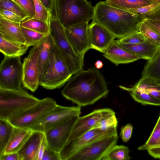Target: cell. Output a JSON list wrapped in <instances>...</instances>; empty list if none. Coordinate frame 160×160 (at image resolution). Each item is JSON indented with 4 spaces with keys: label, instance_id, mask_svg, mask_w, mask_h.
Masks as SVG:
<instances>
[{
    "label": "cell",
    "instance_id": "ffe728a7",
    "mask_svg": "<svg viewBox=\"0 0 160 160\" xmlns=\"http://www.w3.org/2000/svg\"><path fill=\"white\" fill-rule=\"evenodd\" d=\"M32 132L33 131L29 128L15 127L3 154L18 152L22 147Z\"/></svg>",
    "mask_w": 160,
    "mask_h": 160
},
{
    "label": "cell",
    "instance_id": "603a6c76",
    "mask_svg": "<svg viewBox=\"0 0 160 160\" xmlns=\"http://www.w3.org/2000/svg\"><path fill=\"white\" fill-rule=\"evenodd\" d=\"M119 88L129 92L131 96L135 101L142 104L160 106V101L152 96L142 89L135 85L130 88L119 86Z\"/></svg>",
    "mask_w": 160,
    "mask_h": 160
},
{
    "label": "cell",
    "instance_id": "1f68e13d",
    "mask_svg": "<svg viewBox=\"0 0 160 160\" xmlns=\"http://www.w3.org/2000/svg\"><path fill=\"white\" fill-rule=\"evenodd\" d=\"M160 144V114L156 123L146 143L138 149L140 150H148Z\"/></svg>",
    "mask_w": 160,
    "mask_h": 160
},
{
    "label": "cell",
    "instance_id": "7bdbcfd3",
    "mask_svg": "<svg viewBox=\"0 0 160 160\" xmlns=\"http://www.w3.org/2000/svg\"><path fill=\"white\" fill-rule=\"evenodd\" d=\"M143 20L160 36V21L145 18Z\"/></svg>",
    "mask_w": 160,
    "mask_h": 160
},
{
    "label": "cell",
    "instance_id": "277c9868",
    "mask_svg": "<svg viewBox=\"0 0 160 160\" xmlns=\"http://www.w3.org/2000/svg\"><path fill=\"white\" fill-rule=\"evenodd\" d=\"M55 5L61 24L67 28L92 19L94 7L87 0H56Z\"/></svg>",
    "mask_w": 160,
    "mask_h": 160
},
{
    "label": "cell",
    "instance_id": "484cf974",
    "mask_svg": "<svg viewBox=\"0 0 160 160\" xmlns=\"http://www.w3.org/2000/svg\"><path fill=\"white\" fill-rule=\"evenodd\" d=\"M105 1L111 6L128 12L131 9L149 5L154 1L150 0H106Z\"/></svg>",
    "mask_w": 160,
    "mask_h": 160
},
{
    "label": "cell",
    "instance_id": "f546056e",
    "mask_svg": "<svg viewBox=\"0 0 160 160\" xmlns=\"http://www.w3.org/2000/svg\"><path fill=\"white\" fill-rule=\"evenodd\" d=\"M129 150L125 146L116 145L108 152L103 160H128L131 158Z\"/></svg>",
    "mask_w": 160,
    "mask_h": 160
},
{
    "label": "cell",
    "instance_id": "8fae6325",
    "mask_svg": "<svg viewBox=\"0 0 160 160\" xmlns=\"http://www.w3.org/2000/svg\"><path fill=\"white\" fill-rule=\"evenodd\" d=\"M81 113V107H65L58 105L30 128L44 132L65 120Z\"/></svg>",
    "mask_w": 160,
    "mask_h": 160
},
{
    "label": "cell",
    "instance_id": "4fadbf2b",
    "mask_svg": "<svg viewBox=\"0 0 160 160\" xmlns=\"http://www.w3.org/2000/svg\"><path fill=\"white\" fill-rule=\"evenodd\" d=\"M79 116L76 115L68 118L44 132L48 145L50 148L59 152L68 140Z\"/></svg>",
    "mask_w": 160,
    "mask_h": 160
},
{
    "label": "cell",
    "instance_id": "6da1fadb",
    "mask_svg": "<svg viewBox=\"0 0 160 160\" xmlns=\"http://www.w3.org/2000/svg\"><path fill=\"white\" fill-rule=\"evenodd\" d=\"M101 72L95 67L82 70L71 77L61 91L67 99L80 106L93 104L109 93Z\"/></svg>",
    "mask_w": 160,
    "mask_h": 160
},
{
    "label": "cell",
    "instance_id": "9c48e42d",
    "mask_svg": "<svg viewBox=\"0 0 160 160\" xmlns=\"http://www.w3.org/2000/svg\"><path fill=\"white\" fill-rule=\"evenodd\" d=\"M118 138V134L97 139L84 146L68 160H102L108 152L117 144Z\"/></svg>",
    "mask_w": 160,
    "mask_h": 160
},
{
    "label": "cell",
    "instance_id": "9a60e30c",
    "mask_svg": "<svg viewBox=\"0 0 160 160\" xmlns=\"http://www.w3.org/2000/svg\"><path fill=\"white\" fill-rule=\"evenodd\" d=\"M88 22L82 23L65 28L66 36L76 53L84 56L90 49L88 32Z\"/></svg>",
    "mask_w": 160,
    "mask_h": 160
},
{
    "label": "cell",
    "instance_id": "5b68a950",
    "mask_svg": "<svg viewBox=\"0 0 160 160\" xmlns=\"http://www.w3.org/2000/svg\"><path fill=\"white\" fill-rule=\"evenodd\" d=\"M50 33L73 75L83 69L84 56L77 54L69 42L65 28L58 19L55 5L51 12Z\"/></svg>",
    "mask_w": 160,
    "mask_h": 160
},
{
    "label": "cell",
    "instance_id": "7c38bea8",
    "mask_svg": "<svg viewBox=\"0 0 160 160\" xmlns=\"http://www.w3.org/2000/svg\"><path fill=\"white\" fill-rule=\"evenodd\" d=\"M39 43L33 46L23 63V85L24 87L33 92L39 85Z\"/></svg>",
    "mask_w": 160,
    "mask_h": 160
},
{
    "label": "cell",
    "instance_id": "83f0119b",
    "mask_svg": "<svg viewBox=\"0 0 160 160\" xmlns=\"http://www.w3.org/2000/svg\"><path fill=\"white\" fill-rule=\"evenodd\" d=\"M14 127L8 120L0 119V156L3 154Z\"/></svg>",
    "mask_w": 160,
    "mask_h": 160
},
{
    "label": "cell",
    "instance_id": "ac0fdd59",
    "mask_svg": "<svg viewBox=\"0 0 160 160\" xmlns=\"http://www.w3.org/2000/svg\"><path fill=\"white\" fill-rule=\"evenodd\" d=\"M44 132L34 131L18 153L19 160H37L40 145Z\"/></svg>",
    "mask_w": 160,
    "mask_h": 160
},
{
    "label": "cell",
    "instance_id": "cb8c5ba5",
    "mask_svg": "<svg viewBox=\"0 0 160 160\" xmlns=\"http://www.w3.org/2000/svg\"><path fill=\"white\" fill-rule=\"evenodd\" d=\"M142 78L160 82V49L146 63L142 72Z\"/></svg>",
    "mask_w": 160,
    "mask_h": 160
},
{
    "label": "cell",
    "instance_id": "ee69618b",
    "mask_svg": "<svg viewBox=\"0 0 160 160\" xmlns=\"http://www.w3.org/2000/svg\"><path fill=\"white\" fill-rule=\"evenodd\" d=\"M48 144L44 134L39 147L37 160H42L44 152Z\"/></svg>",
    "mask_w": 160,
    "mask_h": 160
},
{
    "label": "cell",
    "instance_id": "52a82bcc",
    "mask_svg": "<svg viewBox=\"0 0 160 160\" xmlns=\"http://www.w3.org/2000/svg\"><path fill=\"white\" fill-rule=\"evenodd\" d=\"M57 105L54 99L46 98L8 120L15 127L30 128Z\"/></svg>",
    "mask_w": 160,
    "mask_h": 160
},
{
    "label": "cell",
    "instance_id": "74e56055",
    "mask_svg": "<svg viewBox=\"0 0 160 160\" xmlns=\"http://www.w3.org/2000/svg\"><path fill=\"white\" fill-rule=\"evenodd\" d=\"M33 1L36 13L33 18L49 22L51 12L44 7L40 0H33Z\"/></svg>",
    "mask_w": 160,
    "mask_h": 160
},
{
    "label": "cell",
    "instance_id": "2e32d148",
    "mask_svg": "<svg viewBox=\"0 0 160 160\" xmlns=\"http://www.w3.org/2000/svg\"><path fill=\"white\" fill-rule=\"evenodd\" d=\"M90 49L104 53L116 37L101 24L94 22L88 25Z\"/></svg>",
    "mask_w": 160,
    "mask_h": 160
},
{
    "label": "cell",
    "instance_id": "d590c367",
    "mask_svg": "<svg viewBox=\"0 0 160 160\" xmlns=\"http://www.w3.org/2000/svg\"><path fill=\"white\" fill-rule=\"evenodd\" d=\"M147 40L144 36L139 31L118 38L116 41L125 44H138L143 42Z\"/></svg>",
    "mask_w": 160,
    "mask_h": 160
},
{
    "label": "cell",
    "instance_id": "4dcf8cb0",
    "mask_svg": "<svg viewBox=\"0 0 160 160\" xmlns=\"http://www.w3.org/2000/svg\"><path fill=\"white\" fill-rule=\"evenodd\" d=\"M21 29L25 39V44L28 47L37 45L48 35L21 27Z\"/></svg>",
    "mask_w": 160,
    "mask_h": 160
},
{
    "label": "cell",
    "instance_id": "44dd1931",
    "mask_svg": "<svg viewBox=\"0 0 160 160\" xmlns=\"http://www.w3.org/2000/svg\"><path fill=\"white\" fill-rule=\"evenodd\" d=\"M0 35L11 41L25 44L20 23L0 18Z\"/></svg>",
    "mask_w": 160,
    "mask_h": 160
},
{
    "label": "cell",
    "instance_id": "e575fe53",
    "mask_svg": "<svg viewBox=\"0 0 160 160\" xmlns=\"http://www.w3.org/2000/svg\"><path fill=\"white\" fill-rule=\"evenodd\" d=\"M0 9L10 11L24 20L30 18L22 8L12 0H0Z\"/></svg>",
    "mask_w": 160,
    "mask_h": 160
},
{
    "label": "cell",
    "instance_id": "836d02e7",
    "mask_svg": "<svg viewBox=\"0 0 160 160\" xmlns=\"http://www.w3.org/2000/svg\"><path fill=\"white\" fill-rule=\"evenodd\" d=\"M139 31L148 40L160 47V36L143 20L139 26Z\"/></svg>",
    "mask_w": 160,
    "mask_h": 160
},
{
    "label": "cell",
    "instance_id": "5bb4252c",
    "mask_svg": "<svg viewBox=\"0 0 160 160\" xmlns=\"http://www.w3.org/2000/svg\"><path fill=\"white\" fill-rule=\"evenodd\" d=\"M114 114V112L111 109L104 108L94 110L88 114L79 117L72 128L68 141L79 137L93 128L102 119Z\"/></svg>",
    "mask_w": 160,
    "mask_h": 160
},
{
    "label": "cell",
    "instance_id": "4316f807",
    "mask_svg": "<svg viewBox=\"0 0 160 160\" xmlns=\"http://www.w3.org/2000/svg\"><path fill=\"white\" fill-rule=\"evenodd\" d=\"M135 85L142 89L152 96L160 101V82L141 78Z\"/></svg>",
    "mask_w": 160,
    "mask_h": 160
},
{
    "label": "cell",
    "instance_id": "e0dca14e",
    "mask_svg": "<svg viewBox=\"0 0 160 160\" xmlns=\"http://www.w3.org/2000/svg\"><path fill=\"white\" fill-rule=\"evenodd\" d=\"M103 56L117 66L135 61L140 58L120 47L115 40L103 53Z\"/></svg>",
    "mask_w": 160,
    "mask_h": 160
},
{
    "label": "cell",
    "instance_id": "d4e9b609",
    "mask_svg": "<svg viewBox=\"0 0 160 160\" xmlns=\"http://www.w3.org/2000/svg\"><path fill=\"white\" fill-rule=\"evenodd\" d=\"M54 44L53 39L50 33L47 35L44 39L39 43L40 49L39 56L40 78Z\"/></svg>",
    "mask_w": 160,
    "mask_h": 160
},
{
    "label": "cell",
    "instance_id": "7402d4cb",
    "mask_svg": "<svg viewBox=\"0 0 160 160\" xmlns=\"http://www.w3.org/2000/svg\"><path fill=\"white\" fill-rule=\"evenodd\" d=\"M28 48L24 44L11 41L0 35V51L4 56L21 57L26 52Z\"/></svg>",
    "mask_w": 160,
    "mask_h": 160
},
{
    "label": "cell",
    "instance_id": "f35d334b",
    "mask_svg": "<svg viewBox=\"0 0 160 160\" xmlns=\"http://www.w3.org/2000/svg\"><path fill=\"white\" fill-rule=\"evenodd\" d=\"M27 13L30 18H33L36 12L33 0H12Z\"/></svg>",
    "mask_w": 160,
    "mask_h": 160
},
{
    "label": "cell",
    "instance_id": "bcb514c9",
    "mask_svg": "<svg viewBox=\"0 0 160 160\" xmlns=\"http://www.w3.org/2000/svg\"><path fill=\"white\" fill-rule=\"evenodd\" d=\"M0 160H19L18 152L3 154L0 156Z\"/></svg>",
    "mask_w": 160,
    "mask_h": 160
},
{
    "label": "cell",
    "instance_id": "b9f144b4",
    "mask_svg": "<svg viewBox=\"0 0 160 160\" xmlns=\"http://www.w3.org/2000/svg\"><path fill=\"white\" fill-rule=\"evenodd\" d=\"M42 160H60L59 153L48 145L44 152Z\"/></svg>",
    "mask_w": 160,
    "mask_h": 160
},
{
    "label": "cell",
    "instance_id": "f907efd6",
    "mask_svg": "<svg viewBox=\"0 0 160 160\" xmlns=\"http://www.w3.org/2000/svg\"><path fill=\"white\" fill-rule=\"evenodd\" d=\"M151 0L152 1H155L156 0Z\"/></svg>",
    "mask_w": 160,
    "mask_h": 160
},
{
    "label": "cell",
    "instance_id": "30bf717a",
    "mask_svg": "<svg viewBox=\"0 0 160 160\" xmlns=\"http://www.w3.org/2000/svg\"><path fill=\"white\" fill-rule=\"evenodd\" d=\"M117 128H111L106 130L92 128L77 138L68 141L59 152L60 160H68L76 152L94 140L118 134Z\"/></svg>",
    "mask_w": 160,
    "mask_h": 160
},
{
    "label": "cell",
    "instance_id": "d6986e66",
    "mask_svg": "<svg viewBox=\"0 0 160 160\" xmlns=\"http://www.w3.org/2000/svg\"><path fill=\"white\" fill-rule=\"evenodd\" d=\"M117 42L120 47L138 57L140 59L148 60L152 59L160 49V47L147 40L143 42L138 44H125Z\"/></svg>",
    "mask_w": 160,
    "mask_h": 160
},
{
    "label": "cell",
    "instance_id": "7dc6e473",
    "mask_svg": "<svg viewBox=\"0 0 160 160\" xmlns=\"http://www.w3.org/2000/svg\"><path fill=\"white\" fill-rule=\"evenodd\" d=\"M44 7L51 12L54 6L56 0H40Z\"/></svg>",
    "mask_w": 160,
    "mask_h": 160
},
{
    "label": "cell",
    "instance_id": "ba28073f",
    "mask_svg": "<svg viewBox=\"0 0 160 160\" xmlns=\"http://www.w3.org/2000/svg\"><path fill=\"white\" fill-rule=\"evenodd\" d=\"M22 79L23 63L20 57L4 56L0 66V88L22 89Z\"/></svg>",
    "mask_w": 160,
    "mask_h": 160
},
{
    "label": "cell",
    "instance_id": "681fc988",
    "mask_svg": "<svg viewBox=\"0 0 160 160\" xmlns=\"http://www.w3.org/2000/svg\"><path fill=\"white\" fill-rule=\"evenodd\" d=\"M95 68L98 69L101 68L103 66V63L100 60L97 61L95 63Z\"/></svg>",
    "mask_w": 160,
    "mask_h": 160
},
{
    "label": "cell",
    "instance_id": "f1b7e54d",
    "mask_svg": "<svg viewBox=\"0 0 160 160\" xmlns=\"http://www.w3.org/2000/svg\"><path fill=\"white\" fill-rule=\"evenodd\" d=\"M21 27L31 29L45 34L50 33L49 22L39 19L31 18L20 23Z\"/></svg>",
    "mask_w": 160,
    "mask_h": 160
},
{
    "label": "cell",
    "instance_id": "7a4b0ae2",
    "mask_svg": "<svg viewBox=\"0 0 160 160\" xmlns=\"http://www.w3.org/2000/svg\"><path fill=\"white\" fill-rule=\"evenodd\" d=\"M94 7L92 22L101 24L116 38L139 32L143 20L140 15L111 6L106 1L99 2Z\"/></svg>",
    "mask_w": 160,
    "mask_h": 160
},
{
    "label": "cell",
    "instance_id": "ab89813d",
    "mask_svg": "<svg viewBox=\"0 0 160 160\" xmlns=\"http://www.w3.org/2000/svg\"><path fill=\"white\" fill-rule=\"evenodd\" d=\"M0 18L20 23L24 20L21 17L10 11L1 9Z\"/></svg>",
    "mask_w": 160,
    "mask_h": 160
},
{
    "label": "cell",
    "instance_id": "3957f363",
    "mask_svg": "<svg viewBox=\"0 0 160 160\" xmlns=\"http://www.w3.org/2000/svg\"><path fill=\"white\" fill-rule=\"evenodd\" d=\"M72 75L54 43L40 77L39 85L49 90L59 88L64 86Z\"/></svg>",
    "mask_w": 160,
    "mask_h": 160
},
{
    "label": "cell",
    "instance_id": "c3c4849f",
    "mask_svg": "<svg viewBox=\"0 0 160 160\" xmlns=\"http://www.w3.org/2000/svg\"><path fill=\"white\" fill-rule=\"evenodd\" d=\"M144 18L160 21V12L146 17Z\"/></svg>",
    "mask_w": 160,
    "mask_h": 160
},
{
    "label": "cell",
    "instance_id": "d6a6232c",
    "mask_svg": "<svg viewBox=\"0 0 160 160\" xmlns=\"http://www.w3.org/2000/svg\"><path fill=\"white\" fill-rule=\"evenodd\" d=\"M128 12L134 14H138L143 19L147 16L160 12V0H156L149 5L131 9Z\"/></svg>",
    "mask_w": 160,
    "mask_h": 160
},
{
    "label": "cell",
    "instance_id": "8d00e7d4",
    "mask_svg": "<svg viewBox=\"0 0 160 160\" xmlns=\"http://www.w3.org/2000/svg\"><path fill=\"white\" fill-rule=\"evenodd\" d=\"M118 124V121L115 114H112L102 119L92 128L106 130L111 128H117Z\"/></svg>",
    "mask_w": 160,
    "mask_h": 160
},
{
    "label": "cell",
    "instance_id": "f6af8a7d",
    "mask_svg": "<svg viewBox=\"0 0 160 160\" xmlns=\"http://www.w3.org/2000/svg\"><path fill=\"white\" fill-rule=\"evenodd\" d=\"M149 155L155 158L160 159V144L147 150Z\"/></svg>",
    "mask_w": 160,
    "mask_h": 160
},
{
    "label": "cell",
    "instance_id": "8992f818",
    "mask_svg": "<svg viewBox=\"0 0 160 160\" xmlns=\"http://www.w3.org/2000/svg\"><path fill=\"white\" fill-rule=\"evenodd\" d=\"M40 100L23 89L11 90L0 88V119L8 120Z\"/></svg>",
    "mask_w": 160,
    "mask_h": 160
},
{
    "label": "cell",
    "instance_id": "60d3db41",
    "mask_svg": "<svg viewBox=\"0 0 160 160\" xmlns=\"http://www.w3.org/2000/svg\"><path fill=\"white\" fill-rule=\"evenodd\" d=\"M133 126L130 123H128L122 127L120 134L123 142H127L130 139L133 131Z\"/></svg>",
    "mask_w": 160,
    "mask_h": 160
}]
</instances>
